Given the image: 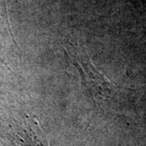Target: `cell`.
Instances as JSON below:
<instances>
[{"mask_svg":"<svg viewBox=\"0 0 146 146\" xmlns=\"http://www.w3.org/2000/svg\"><path fill=\"white\" fill-rule=\"evenodd\" d=\"M65 52L78 69L84 84L94 100L98 104H106L112 98L115 87L100 72L91 62L85 49L79 43H67Z\"/></svg>","mask_w":146,"mask_h":146,"instance_id":"1","label":"cell"},{"mask_svg":"<svg viewBox=\"0 0 146 146\" xmlns=\"http://www.w3.org/2000/svg\"><path fill=\"white\" fill-rule=\"evenodd\" d=\"M21 146H50L49 141L34 116H25V119L16 131Z\"/></svg>","mask_w":146,"mask_h":146,"instance_id":"2","label":"cell"}]
</instances>
